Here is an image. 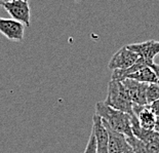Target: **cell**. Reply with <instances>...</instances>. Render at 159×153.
<instances>
[{"label":"cell","instance_id":"obj_1","mask_svg":"<svg viewBox=\"0 0 159 153\" xmlns=\"http://www.w3.org/2000/svg\"><path fill=\"white\" fill-rule=\"evenodd\" d=\"M96 114L102 118L103 121L111 130L122 134L125 137L134 136L133 130H131V115L114 109L105 104V102L97 103Z\"/></svg>","mask_w":159,"mask_h":153},{"label":"cell","instance_id":"obj_2","mask_svg":"<svg viewBox=\"0 0 159 153\" xmlns=\"http://www.w3.org/2000/svg\"><path fill=\"white\" fill-rule=\"evenodd\" d=\"M105 104L116 110L134 115V104L127 90L119 80H112L108 84V94Z\"/></svg>","mask_w":159,"mask_h":153},{"label":"cell","instance_id":"obj_3","mask_svg":"<svg viewBox=\"0 0 159 153\" xmlns=\"http://www.w3.org/2000/svg\"><path fill=\"white\" fill-rule=\"evenodd\" d=\"M139 55L133 50H130L127 46H123L114 53L109 62V69L111 70H124L134 65L139 59Z\"/></svg>","mask_w":159,"mask_h":153},{"label":"cell","instance_id":"obj_4","mask_svg":"<svg viewBox=\"0 0 159 153\" xmlns=\"http://www.w3.org/2000/svg\"><path fill=\"white\" fill-rule=\"evenodd\" d=\"M3 7L13 20L25 24L27 27L30 26V7L26 0H12L3 5Z\"/></svg>","mask_w":159,"mask_h":153},{"label":"cell","instance_id":"obj_5","mask_svg":"<svg viewBox=\"0 0 159 153\" xmlns=\"http://www.w3.org/2000/svg\"><path fill=\"white\" fill-rule=\"evenodd\" d=\"M121 82L123 83V86L127 90V93L129 95L130 100L133 102L134 105H147V88L148 84L142 83L139 81L129 79H123Z\"/></svg>","mask_w":159,"mask_h":153},{"label":"cell","instance_id":"obj_6","mask_svg":"<svg viewBox=\"0 0 159 153\" xmlns=\"http://www.w3.org/2000/svg\"><path fill=\"white\" fill-rule=\"evenodd\" d=\"M97 143V153H108L109 145V132L105 127L103 119L94 113L93 116V130Z\"/></svg>","mask_w":159,"mask_h":153},{"label":"cell","instance_id":"obj_7","mask_svg":"<svg viewBox=\"0 0 159 153\" xmlns=\"http://www.w3.org/2000/svg\"><path fill=\"white\" fill-rule=\"evenodd\" d=\"M24 24L11 19L0 18V33L13 41H22L24 38Z\"/></svg>","mask_w":159,"mask_h":153},{"label":"cell","instance_id":"obj_8","mask_svg":"<svg viewBox=\"0 0 159 153\" xmlns=\"http://www.w3.org/2000/svg\"><path fill=\"white\" fill-rule=\"evenodd\" d=\"M130 50L138 53L139 57L143 58L149 63H154V59L159 55V41L157 40H147V41L134 43L126 45Z\"/></svg>","mask_w":159,"mask_h":153},{"label":"cell","instance_id":"obj_9","mask_svg":"<svg viewBox=\"0 0 159 153\" xmlns=\"http://www.w3.org/2000/svg\"><path fill=\"white\" fill-rule=\"evenodd\" d=\"M134 114L138 118L139 123L145 130H154L157 116L150 110L147 105H134Z\"/></svg>","mask_w":159,"mask_h":153},{"label":"cell","instance_id":"obj_10","mask_svg":"<svg viewBox=\"0 0 159 153\" xmlns=\"http://www.w3.org/2000/svg\"><path fill=\"white\" fill-rule=\"evenodd\" d=\"M126 140L136 153H159V141L144 143L134 136L126 137Z\"/></svg>","mask_w":159,"mask_h":153},{"label":"cell","instance_id":"obj_11","mask_svg":"<svg viewBox=\"0 0 159 153\" xmlns=\"http://www.w3.org/2000/svg\"><path fill=\"white\" fill-rule=\"evenodd\" d=\"M127 78L139 81V82H142V83H146V84L159 83V78L157 77L156 73L154 72L151 67H145L143 69L130 74L129 76H127ZM125 79H126V78H125Z\"/></svg>","mask_w":159,"mask_h":153},{"label":"cell","instance_id":"obj_12","mask_svg":"<svg viewBox=\"0 0 159 153\" xmlns=\"http://www.w3.org/2000/svg\"><path fill=\"white\" fill-rule=\"evenodd\" d=\"M159 100V83L148 84L147 88V103L151 104L152 102Z\"/></svg>","mask_w":159,"mask_h":153},{"label":"cell","instance_id":"obj_13","mask_svg":"<svg viewBox=\"0 0 159 153\" xmlns=\"http://www.w3.org/2000/svg\"><path fill=\"white\" fill-rule=\"evenodd\" d=\"M83 153H97V143H96V138H94L93 132H91L89 140L87 142V145L85 147V150Z\"/></svg>","mask_w":159,"mask_h":153},{"label":"cell","instance_id":"obj_14","mask_svg":"<svg viewBox=\"0 0 159 153\" xmlns=\"http://www.w3.org/2000/svg\"><path fill=\"white\" fill-rule=\"evenodd\" d=\"M148 107L150 108V110L158 117L159 116V100H156L152 102L151 104H148Z\"/></svg>","mask_w":159,"mask_h":153},{"label":"cell","instance_id":"obj_15","mask_svg":"<svg viewBox=\"0 0 159 153\" xmlns=\"http://www.w3.org/2000/svg\"><path fill=\"white\" fill-rule=\"evenodd\" d=\"M119 153H136L134 151V149L130 147V145L128 144V146H126V147H125L123 150H121Z\"/></svg>","mask_w":159,"mask_h":153},{"label":"cell","instance_id":"obj_16","mask_svg":"<svg viewBox=\"0 0 159 153\" xmlns=\"http://www.w3.org/2000/svg\"><path fill=\"white\" fill-rule=\"evenodd\" d=\"M151 68L153 69L154 72L156 73L157 77L159 78V65H158V64H155V63H154V64H152V65H151Z\"/></svg>","mask_w":159,"mask_h":153},{"label":"cell","instance_id":"obj_17","mask_svg":"<svg viewBox=\"0 0 159 153\" xmlns=\"http://www.w3.org/2000/svg\"><path fill=\"white\" fill-rule=\"evenodd\" d=\"M154 131H156L158 134H159V116L157 117V119H156V125H155Z\"/></svg>","mask_w":159,"mask_h":153},{"label":"cell","instance_id":"obj_18","mask_svg":"<svg viewBox=\"0 0 159 153\" xmlns=\"http://www.w3.org/2000/svg\"><path fill=\"white\" fill-rule=\"evenodd\" d=\"M11 1H12V0H0V6H3L5 3L11 2Z\"/></svg>","mask_w":159,"mask_h":153},{"label":"cell","instance_id":"obj_19","mask_svg":"<svg viewBox=\"0 0 159 153\" xmlns=\"http://www.w3.org/2000/svg\"><path fill=\"white\" fill-rule=\"evenodd\" d=\"M75 1H79V0H75Z\"/></svg>","mask_w":159,"mask_h":153},{"label":"cell","instance_id":"obj_20","mask_svg":"<svg viewBox=\"0 0 159 153\" xmlns=\"http://www.w3.org/2000/svg\"><path fill=\"white\" fill-rule=\"evenodd\" d=\"M26 1H28V0H26Z\"/></svg>","mask_w":159,"mask_h":153}]
</instances>
